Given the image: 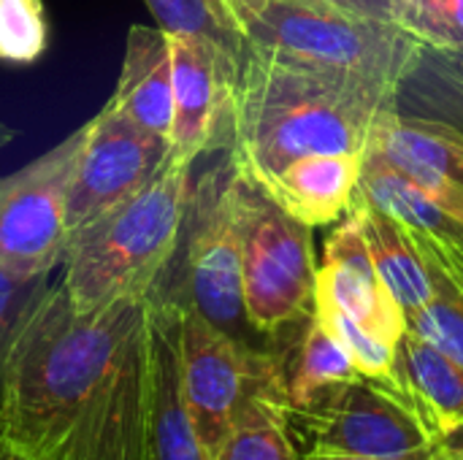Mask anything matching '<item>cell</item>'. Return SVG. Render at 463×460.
I'll return each mask as SVG.
<instances>
[{
    "mask_svg": "<svg viewBox=\"0 0 463 460\" xmlns=\"http://www.w3.org/2000/svg\"><path fill=\"white\" fill-rule=\"evenodd\" d=\"M364 174V155H309L288 163L260 192H266L293 220L317 228L342 220L355 198Z\"/></svg>",
    "mask_w": 463,
    "mask_h": 460,
    "instance_id": "5bb4252c",
    "label": "cell"
},
{
    "mask_svg": "<svg viewBox=\"0 0 463 460\" xmlns=\"http://www.w3.org/2000/svg\"><path fill=\"white\" fill-rule=\"evenodd\" d=\"M393 106V95L244 46L228 157L244 179L263 187L298 157L366 155L374 122Z\"/></svg>",
    "mask_w": 463,
    "mask_h": 460,
    "instance_id": "7a4b0ae2",
    "label": "cell"
},
{
    "mask_svg": "<svg viewBox=\"0 0 463 460\" xmlns=\"http://www.w3.org/2000/svg\"><path fill=\"white\" fill-rule=\"evenodd\" d=\"M179 369L184 407L209 460L220 458L250 396L263 382L285 371L279 355L255 350L247 342L225 333L182 298Z\"/></svg>",
    "mask_w": 463,
    "mask_h": 460,
    "instance_id": "8992f818",
    "label": "cell"
},
{
    "mask_svg": "<svg viewBox=\"0 0 463 460\" xmlns=\"http://www.w3.org/2000/svg\"><path fill=\"white\" fill-rule=\"evenodd\" d=\"M49 46L43 0H0V60L33 65Z\"/></svg>",
    "mask_w": 463,
    "mask_h": 460,
    "instance_id": "d4e9b609",
    "label": "cell"
},
{
    "mask_svg": "<svg viewBox=\"0 0 463 460\" xmlns=\"http://www.w3.org/2000/svg\"><path fill=\"white\" fill-rule=\"evenodd\" d=\"M307 439V453H345L388 460H429L434 434L415 415L393 382L358 377L320 393L309 407L290 412Z\"/></svg>",
    "mask_w": 463,
    "mask_h": 460,
    "instance_id": "ba28073f",
    "label": "cell"
},
{
    "mask_svg": "<svg viewBox=\"0 0 463 460\" xmlns=\"http://www.w3.org/2000/svg\"><path fill=\"white\" fill-rule=\"evenodd\" d=\"M350 211L358 217L374 268L388 285V290L393 293V298L402 304L407 317L420 312L434 296V279L420 252L415 249L407 228L396 222L391 214H385L383 209H377L358 190L350 203Z\"/></svg>",
    "mask_w": 463,
    "mask_h": 460,
    "instance_id": "ac0fdd59",
    "label": "cell"
},
{
    "mask_svg": "<svg viewBox=\"0 0 463 460\" xmlns=\"http://www.w3.org/2000/svg\"><path fill=\"white\" fill-rule=\"evenodd\" d=\"M315 320L347 350L353 366L358 369L361 377L366 380H377V382H391L393 371H396V350L393 344L383 342L380 336L369 333L364 325H358L355 320H350L345 312H339L331 304H320L315 301L312 306Z\"/></svg>",
    "mask_w": 463,
    "mask_h": 460,
    "instance_id": "7402d4cb",
    "label": "cell"
},
{
    "mask_svg": "<svg viewBox=\"0 0 463 460\" xmlns=\"http://www.w3.org/2000/svg\"><path fill=\"white\" fill-rule=\"evenodd\" d=\"M49 290V277H16L0 268V396L5 382V366L14 347V339L27 317V312L38 304V298Z\"/></svg>",
    "mask_w": 463,
    "mask_h": 460,
    "instance_id": "4316f807",
    "label": "cell"
},
{
    "mask_svg": "<svg viewBox=\"0 0 463 460\" xmlns=\"http://www.w3.org/2000/svg\"><path fill=\"white\" fill-rule=\"evenodd\" d=\"M396 111L439 119L463 133V89L445 81L434 70H429L423 62H418V54L407 76L402 79V87L396 95Z\"/></svg>",
    "mask_w": 463,
    "mask_h": 460,
    "instance_id": "cb8c5ba5",
    "label": "cell"
},
{
    "mask_svg": "<svg viewBox=\"0 0 463 460\" xmlns=\"http://www.w3.org/2000/svg\"><path fill=\"white\" fill-rule=\"evenodd\" d=\"M437 450L450 460H463V423L445 428L437 437Z\"/></svg>",
    "mask_w": 463,
    "mask_h": 460,
    "instance_id": "1f68e13d",
    "label": "cell"
},
{
    "mask_svg": "<svg viewBox=\"0 0 463 460\" xmlns=\"http://www.w3.org/2000/svg\"><path fill=\"white\" fill-rule=\"evenodd\" d=\"M391 382L402 390L434 439L445 428L463 423V369L410 328L399 342Z\"/></svg>",
    "mask_w": 463,
    "mask_h": 460,
    "instance_id": "e0dca14e",
    "label": "cell"
},
{
    "mask_svg": "<svg viewBox=\"0 0 463 460\" xmlns=\"http://www.w3.org/2000/svg\"><path fill=\"white\" fill-rule=\"evenodd\" d=\"M407 328L463 369V296H458L450 285L434 279L431 301L420 312L407 317Z\"/></svg>",
    "mask_w": 463,
    "mask_h": 460,
    "instance_id": "484cf974",
    "label": "cell"
},
{
    "mask_svg": "<svg viewBox=\"0 0 463 460\" xmlns=\"http://www.w3.org/2000/svg\"><path fill=\"white\" fill-rule=\"evenodd\" d=\"M217 460H304L290 434L285 371L250 396Z\"/></svg>",
    "mask_w": 463,
    "mask_h": 460,
    "instance_id": "d6986e66",
    "label": "cell"
},
{
    "mask_svg": "<svg viewBox=\"0 0 463 460\" xmlns=\"http://www.w3.org/2000/svg\"><path fill=\"white\" fill-rule=\"evenodd\" d=\"M315 301L336 306L393 347L407 333V312L377 274L364 228L350 209L326 239L315 277Z\"/></svg>",
    "mask_w": 463,
    "mask_h": 460,
    "instance_id": "7c38bea8",
    "label": "cell"
},
{
    "mask_svg": "<svg viewBox=\"0 0 463 460\" xmlns=\"http://www.w3.org/2000/svg\"><path fill=\"white\" fill-rule=\"evenodd\" d=\"M217 3L228 11V16L236 22V27H239L241 35L250 27V22L269 5V0H217Z\"/></svg>",
    "mask_w": 463,
    "mask_h": 460,
    "instance_id": "4dcf8cb0",
    "label": "cell"
},
{
    "mask_svg": "<svg viewBox=\"0 0 463 460\" xmlns=\"http://www.w3.org/2000/svg\"><path fill=\"white\" fill-rule=\"evenodd\" d=\"M244 46L393 98L420 49L388 19L301 0H269L244 30Z\"/></svg>",
    "mask_w": 463,
    "mask_h": 460,
    "instance_id": "277c9868",
    "label": "cell"
},
{
    "mask_svg": "<svg viewBox=\"0 0 463 460\" xmlns=\"http://www.w3.org/2000/svg\"><path fill=\"white\" fill-rule=\"evenodd\" d=\"M81 127L24 168L0 176V268L49 277L68 249V182Z\"/></svg>",
    "mask_w": 463,
    "mask_h": 460,
    "instance_id": "9c48e42d",
    "label": "cell"
},
{
    "mask_svg": "<svg viewBox=\"0 0 463 460\" xmlns=\"http://www.w3.org/2000/svg\"><path fill=\"white\" fill-rule=\"evenodd\" d=\"M138 127L171 138L174 125V62L168 33L157 24H133L117 89L109 100Z\"/></svg>",
    "mask_w": 463,
    "mask_h": 460,
    "instance_id": "9a60e30c",
    "label": "cell"
},
{
    "mask_svg": "<svg viewBox=\"0 0 463 460\" xmlns=\"http://www.w3.org/2000/svg\"><path fill=\"white\" fill-rule=\"evenodd\" d=\"M0 447L19 460H152L149 298L79 312L49 285L8 355Z\"/></svg>",
    "mask_w": 463,
    "mask_h": 460,
    "instance_id": "6da1fadb",
    "label": "cell"
},
{
    "mask_svg": "<svg viewBox=\"0 0 463 460\" xmlns=\"http://www.w3.org/2000/svg\"><path fill=\"white\" fill-rule=\"evenodd\" d=\"M11 136H14V133H11L5 125H0V146H3V144H8V141H11Z\"/></svg>",
    "mask_w": 463,
    "mask_h": 460,
    "instance_id": "836d02e7",
    "label": "cell"
},
{
    "mask_svg": "<svg viewBox=\"0 0 463 460\" xmlns=\"http://www.w3.org/2000/svg\"><path fill=\"white\" fill-rule=\"evenodd\" d=\"M152 358V460H209L190 423L179 369V298L149 296Z\"/></svg>",
    "mask_w": 463,
    "mask_h": 460,
    "instance_id": "4fadbf2b",
    "label": "cell"
},
{
    "mask_svg": "<svg viewBox=\"0 0 463 460\" xmlns=\"http://www.w3.org/2000/svg\"><path fill=\"white\" fill-rule=\"evenodd\" d=\"M184 274L187 298L195 312L225 333L244 339V285H241V174L222 157L190 190L184 220Z\"/></svg>",
    "mask_w": 463,
    "mask_h": 460,
    "instance_id": "52a82bcc",
    "label": "cell"
},
{
    "mask_svg": "<svg viewBox=\"0 0 463 460\" xmlns=\"http://www.w3.org/2000/svg\"><path fill=\"white\" fill-rule=\"evenodd\" d=\"M431 460H450V458H448V455H442V453L437 450V453H434V458H431Z\"/></svg>",
    "mask_w": 463,
    "mask_h": 460,
    "instance_id": "d590c367",
    "label": "cell"
},
{
    "mask_svg": "<svg viewBox=\"0 0 463 460\" xmlns=\"http://www.w3.org/2000/svg\"><path fill=\"white\" fill-rule=\"evenodd\" d=\"M315 277L312 228L241 176V285L250 328L274 336L304 323L315 306Z\"/></svg>",
    "mask_w": 463,
    "mask_h": 460,
    "instance_id": "5b68a950",
    "label": "cell"
},
{
    "mask_svg": "<svg viewBox=\"0 0 463 460\" xmlns=\"http://www.w3.org/2000/svg\"><path fill=\"white\" fill-rule=\"evenodd\" d=\"M434 458V455H431ZM429 458V460H431ZM304 460H388V458H369V455H345V453H315L309 450Z\"/></svg>",
    "mask_w": 463,
    "mask_h": 460,
    "instance_id": "d6a6232c",
    "label": "cell"
},
{
    "mask_svg": "<svg viewBox=\"0 0 463 460\" xmlns=\"http://www.w3.org/2000/svg\"><path fill=\"white\" fill-rule=\"evenodd\" d=\"M168 43L174 62L171 155L195 163L206 152L231 149L241 60L195 35L168 33Z\"/></svg>",
    "mask_w": 463,
    "mask_h": 460,
    "instance_id": "8fae6325",
    "label": "cell"
},
{
    "mask_svg": "<svg viewBox=\"0 0 463 460\" xmlns=\"http://www.w3.org/2000/svg\"><path fill=\"white\" fill-rule=\"evenodd\" d=\"M193 163L168 155L155 179L79 230L62 258V290L79 312L149 298L184 236Z\"/></svg>",
    "mask_w": 463,
    "mask_h": 460,
    "instance_id": "3957f363",
    "label": "cell"
},
{
    "mask_svg": "<svg viewBox=\"0 0 463 460\" xmlns=\"http://www.w3.org/2000/svg\"><path fill=\"white\" fill-rule=\"evenodd\" d=\"M171 155V144L106 103L84 127L68 182V241L141 192Z\"/></svg>",
    "mask_w": 463,
    "mask_h": 460,
    "instance_id": "30bf717a",
    "label": "cell"
},
{
    "mask_svg": "<svg viewBox=\"0 0 463 460\" xmlns=\"http://www.w3.org/2000/svg\"><path fill=\"white\" fill-rule=\"evenodd\" d=\"M0 460H19V458H14V455H11V453H5V450H3V447H0Z\"/></svg>",
    "mask_w": 463,
    "mask_h": 460,
    "instance_id": "e575fe53",
    "label": "cell"
},
{
    "mask_svg": "<svg viewBox=\"0 0 463 460\" xmlns=\"http://www.w3.org/2000/svg\"><path fill=\"white\" fill-rule=\"evenodd\" d=\"M393 24L426 49H463V0H393Z\"/></svg>",
    "mask_w": 463,
    "mask_h": 460,
    "instance_id": "603a6c76",
    "label": "cell"
},
{
    "mask_svg": "<svg viewBox=\"0 0 463 460\" xmlns=\"http://www.w3.org/2000/svg\"><path fill=\"white\" fill-rule=\"evenodd\" d=\"M418 62H423L429 70L442 76L445 81L456 84L463 89V49L456 52H442V49H418Z\"/></svg>",
    "mask_w": 463,
    "mask_h": 460,
    "instance_id": "f1b7e54d",
    "label": "cell"
},
{
    "mask_svg": "<svg viewBox=\"0 0 463 460\" xmlns=\"http://www.w3.org/2000/svg\"><path fill=\"white\" fill-rule=\"evenodd\" d=\"M358 369L353 366L347 350L309 314L304 320V333L298 342L293 371H285V390L290 412L309 407L320 393L358 380Z\"/></svg>",
    "mask_w": 463,
    "mask_h": 460,
    "instance_id": "ffe728a7",
    "label": "cell"
},
{
    "mask_svg": "<svg viewBox=\"0 0 463 460\" xmlns=\"http://www.w3.org/2000/svg\"><path fill=\"white\" fill-rule=\"evenodd\" d=\"M415 249L420 252L423 263L429 266V274L434 279H442L450 285L458 296H463V228L456 225L442 233H423V230H407Z\"/></svg>",
    "mask_w": 463,
    "mask_h": 460,
    "instance_id": "83f0119b",
    "label": "cell"
},
{
    "mask_svg": "<svg viewBox=\"0 0 463 460\" xmlns=\"http://www.w3.org/2000/svg\"><path fill=\"white\" fill-rule=\"evenodd\" d=\"M301 3H317V5H331V8H345L377 19L393 22V0H301Z\"/></svg>",
    "mask_w": 463,
    "mask_h": 460,
    "instance_id": "f546056e",
    "label": "cell"
},
{
    "mask_svg": "<svg viewBox=\"0 0 463 460\" xmlns=\"http://www.w3.org/2000/svg\"><path fill=\"white\" fill-rule=\"evenodd\" d=\"M160 30L206 38L233 57H244V35L217 0H144Z\"/></svg>",
    "mask_w": 463,
    "mask_h": 460,
    "instance_id": "44dd1931",
    "label": "cell"
},
{
    "mask_svg": "<svg viewBox=\"0 0 463 460\" xmlns=\"http://www.w3.org/2000/svg\"><path fill=\"white\" fill-rule=\"evenodd\" d=\"M366 152L380 155L402 174H437L463 184V133L458 127L388 108L372 130Z\"/></svg>",
    "mask_w": 463,
    "mask_h": 460,
    "instance_id": "2e32d148",
    "label": "cell"
}]
</instances>
